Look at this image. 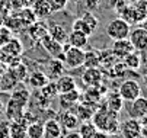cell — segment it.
Masks as SVG:
<instances>
[{
	"mask_svg": "<svg viewBox=\"0 0 147 138\" xmlns=\"http://www.w3.org/2000/svg\"><path fill=\"white\" fill-rule=\"evenodd\" d=\"M93 125L98 129L107 131L108 134H114L119 131V122H118V112L109 111V109H100L93 113Z\"/></svg>",
	"mask_w": 147,
	"mask_h": 138,
	"instance_id": "cell-1",
	"label": "cell"
},
{
	"mask_svg": "<svg viewBox=\"0 0 147 138\" xmlns=\"http://www.w3.org/2000/svg\"><path fill=\"white\" fill-rule=\"evenodd\" d=\"M63 52H64V61L63 63L67 68H79L85 64V50L64 44Z\"/></svg>",
	"mask_w": 147,
	"mask_h": 138,
	"instance_id": "cell-2",
	"label": "cell"
},
{
	"mask_svg": "<svg viewBox=\"0 0 147 138\" xmlns=\"http://www.w3.org/2000/svg\"><path fill=\"white\" fill-rule=\"evenodd\" d=\"M130 31H131V25L128 22H125L122 17H115L107 25V35L112 41L128 38Z\"/></svg>",
	"mask_w": 147,
	"mask_h": 138,
	"instance_id": "cell-3",
	"label": "cell"
},
{
	"mask_svg": "<svg viewBox=\"0 0 147 138\" xmlns=\"http://www.w3.org/2000/svg\"><path fill=\"white\" fill-rule=\"evenodd\" d=\"M118 94L122 97V100L131 102V100L137 99V97L141 94V87H140L137 80H133V78L124 80L118 87Z\"/></svg>",
	"mask_w": 147,
	"mask_h": 138,
	"instance_id": "cell-4",
	"label": "cell"
},
{
	"mask_svg": "<svg viewBox=\"0 0 147 138\" xmlns=\"http://www.w3.org/2000/svg\"><path fill=\"white\" fill-rule=\"evenodd\" d=\"M128 39L131 45L134 47L136 51L138 52H147V32L144 31L143 26H137V28H131Z\"/></svg>",
	"mask_w": 147,
	"mask_h": 138,
	"instance_id": "cell-5",
	"label": "cell"
},
{
	"mask_svg": "<svg viewBox=\"0 0 147 138\" xmlns=\"http://www.w3.org/2000/svg\"><path fill=\"white\" fill-rule=\"evenodd\" d=\"M41 45L42 48L53 57V58H57L60 61H64V52H63V44H60L58 41H55L54 38H51L48 33L45 36L41 38Z\"/></svg>",
	"mask_w": 147,
	"mask_h": 138,
	"instance_id": "cell-6",
	"label": "cell"
},
{
	"mask_svg": "<svg viewBox=\"0 0 147 138\" xmlns=\"http://www.w3.org/2000/svg\"><path fill=\"white\" fill-rule=\"evenodd\" d=\"M141 122L136 118H130L125 122L119 125V131L124 135V138H138L141 135Z\"/></svg>",
	"mask_w": 147,
	"mask_h": 138,
	"instance_id": "cell-7",
	"label": "cell"
},
{
	"mask_svg": "<svg viewBox=\"0 0 147 138\" xmlns=\"http://www.w3.org/2000/svg\"><path fill=\"white\" fill-rule=\"evenodd\" d=\"M111 51L115 55L117 60H122L125 55H128L130 52L134 51V47L131 45L128 38H124V39H117V41H114Z\"/></svg>",
	"mask_w": 147,
	"mask_h": 138,
	"instance_id": "cell-8",
	"label": "cell"
},
{
	"mask_svg": "<svg viewBox=\"0 0 147 138\" xmlns=\"http://www.w3.org/2000/svg\"><path fill=\"white\" fill-rule=\"evenodd\" d=\"M42 138H63V127L57 119H48L44 124Z\"/></svg>",
	"mask_w": 147,
	"mask_h": 138,
	"instance_id": "cell-9",
	"label": "cell"
},
{
	"mask_svg": "<svg viewBox=\"0 0 147 138\" xmlns=\"http://www.w3.org/2000/svg\"><path fill=\"white\" fill-rule=\"evenodd\" d=\"M146 115H147V99L140 94L137 99L131 100L130 116L131 118H136V119H141V118L146 116Z\"/></svg>",
	"mask_w": 147,
	"mask_h": 138,
	"instance_id": "cell-10",
	"label": "cell"
},
{
	"mask_svg": "<svg viewBox=\"0 0 147 138\" xmlns=\"http://www.w3.org/2000/svg\"><path fill=\"white\" fill-rule=\"evenodd\" d=\"M82 82L88 87L99 86L102 82V73L98 70V67H88V70L82 74Z\"/></svg>",
	"mask_w": 147,
	"mask_h": 138,
	"instance_id": "cell-11",
	"label": "cell"
},
{
	"mask_svg": "<svg viewBox=\"0 0 147 138\" xmlns=\"http://www.w3.org/2000/svg\"><path fill=\"white\" fill-rule=\"evenodd\" d=\"M60 124L67 131H76L80 125V119L74 113V111H66L61 113V122Z\"/></svg>",
	"mask_w": 147,
	"mask_h": 138,
	"instance_id": "cell-12",
	"label": "cell"
},
{
	"mask_svg": "<svg viewBox=\"0 0 147 138\" xmlns=\"http://www.w3.org/2000/svg\"><path fill=\"white\" fill-rule=\"evenodd\" d=\"M5 112H6V119L7 121H19V119H22V118H24L25 108L20 106L16 102H13L12 99H9Z\"/></svg>",
	"mask_w": 147,
	"mask_h": 138,
	"instance_id": "cell-13",
	"label": "cell"
},
{
	"mask_svg": "<svg viewBox=\"0 0 147 138\" xmlns=\"http://www.w3.org/2000/svg\"><path fill=\"white\" fill-rule=\"evenodd\" d=\"M26 127H28V122L24 118L19 121H10L9 138H26Z\"/></svg>",
	"mask_w": 147,
	"mask_h": 138,
	"instance_id": "cell-14",
	"label": "cell"
},
{
	"mask_svg": "<svg viewBox=\"0 0 147 138\" xmlns=\"http://www.w3.org/2000/svg\"><path fill=\"white\" fill-rule=\"evenodd\" d=\"M31 9H32V12L38 21H44V19H47L53 13L50 5L47 3V0H35L34 5L31 6Z\"/></svg>",
	"mask_w": 147,
	"mask_h": 138,
	"instance_id": "cell-15",
	"label": "cell"
},
{
	"mask_svg": "<svg viewBox=\"0 0 147 138\" xmlns=\"http://www.w3.org/2000/svg\"><path fill=\"white\" fill-rule=\"evenodd\" d=\"M48 35L51 38H54L55 41H58L60 44H67V36H69V32L67 29L64 28V25H60V23H53V25H48Z\"/></svg>",
	"mask_w": 147,
	"mask_h": 138,
	"instance_id": "cell-16",
	"label": "cell"
},
{
	"mask_svg": "<svg viewBox=\"0 0 147 138\" xmlns=\"http://www.w3.org/2000/svg\"><path fill=\"white\" fill-rule=\"evenodd\" d=\"M88 42H89V36L85 35L83 32H79V31H71V32H69V36H67V44H69V45L85 50L86 45H88Z\"/></svg>",
	"mask_w": 147,
	"mask_h": 138,
	"instance_id": "cell-17",
	"label": "cell"
},
{
	"mask_svg": "<svg viewBox=\"0 0 147 138\" xmlns=\"http://www.w3.org/2000/svg\"><path fill=\"white\" fill-rule=\"evenodd\" d=\"M26 80H28V83H29L31 87H34V89H41V87H44V86L50 82V78H48V76H47L44 71L36 70V71H32L31 74H28Z\"/></svg>",
	"mask_w": 147,
	"mask_h": 138,
	"instance_id": "cell-18",
	"label": "cell"
},
{
	"mask_svg": "<svg viewBox=\"0 0 147 138\" xmlns=\"http://www.w3.org/2000/svg\"><path fill=\"white\" fill-rule=\"evenodd\" d=\"M28 32H29V35L34 41H41V38L48 33V25L44 23V22L35 21L32 25L28 26Z\"/></svg>",
	"mask_w": 147,
	"mask_h": 138,
	"instance_id": "cell-19",
	"label": "cell"
},
{
	"mask_svg": "<svg viewBox=\"0 0 147 138\" xmlns=\"http://www.w3.org/2000/svg\"><path fill=\"white\" fill-rule=\"evenodd\" d=\"M55 87L58 90V94L70 92V90L76 89V80H74V77H71V76L63 74V76H60L55 80Z\"/></svg>",
	"mask_w": 147,
	"mask_h": 138,
	"instance_id": "cell-20",
	"label": "cell"
},
{
	"mask_svg": "<svg viewBox=\"0 0 147 138\" xmlns=\"http://www.w3.org/2000/svg\"><path fill=\"white\" fill-rule=\"evenodd\" d=\"M18 78L9 70H6L0 76V92H12L18 86Z\"/></svg>",
	"mask_w": 147,
	"mask_h": 138,
	"instance_id": "cell-21",
	"label": "cell"
},
{
	"mask_svg": "<svg viewBox=\"0 0 147 138\" xmlns=\"http://www.w3.org/2000/svg\"><path fill=\"white\" fill-rule=\"evenodd\" d=\"M10 99L16 103H19L20 106L26 108L28 103H29V99H31V94L28 92V89L25 87H15L12 90V94H10Z\"/></svg>",
	"mask_w": 147,
	"mask_h": 138,
	"instance_id": "cell-22",
	"label": "cell"
},
{
	"mask_svg": "<svg viewBox=\"0 0 147 138\" xmlns=\"http://www.w3.org/2000/svg\"><path fill=\"white\" fill-rule=\"evenodd\" d=\"M47 70H48V73H45V74L48 76L50 80L54 82V80H57L60 76L64 74V63L57 60V58H53L51 63L47 66Z\"/></svg>",
	"mask_w": 147,
	"mask_h": 138,
	"instance_id": "cell-23",
	"label": "cell"
},
{
	"mask_svg": "<svg viewBox=\"0 0 147 138\" xmlns=\"http://www.w3.org/2000/svg\"><path fill=\"white\" fill-rule=\"evenodd\" d=\"M60 97V102H61V106L64 108H70L71 105H74L79 99H80V92L77 89H73L70 92H66V93H60L58 94Z\"/></svg>",
	"mask_w": 147,
	"mask_h": 138,
	"instance_id": "cell-24",
	"label": "cell"
},
{
	"mask_svg": "<svg viewBox=\"0 0 147 138\" xmlns=\"http://www.w3.org/2000/svg\"><path fill=\"white\" fill-rule=\"evenodd\" d=\"M122 63L128 70H137L141 66V54L134 50L133 52H130L128 55H125L122 58Z\"/></svg>",
	"mask_w": 147,
	"mask_h": 138,
	"instance_id": "cell-25",
	"label": "cell"
},
{
	"mask_svg": "<svg viewBox=\"0 0 147 138\" xmlns=\"http://www.w3.org/2000/svg\"><path fill=\"white\" fill-rule=\"evenodd\" d=\"M44 132V125L39 121H32L26 127V137L28 138H42Z\"/></svg>",
	"mask_w": 147,
	"mask_h": 138,
	"instance_id": "cell-26",
	"label": "cell"
},
{
	"mask_svg": "<svg viewBox=\"0 0 147 138\" xmlns=\"http://www.w3.org/2000/svg\"><path fill=\"white\" fill-rule=\"evenodd\" d=\"M96 127L93 125V122L90 121H83L80 125H79V134L82 138H93L95 137V132H96Z\"/></svg>",
	"mask_w": 147,
	"mask_h": 138,
	"instance_id": "cell-27",
	"label": "cell"
},
{
	"mask_svg": "<svg viewBox=\"0 0 147 138\" xmlns=\"http://www.w3.org/2000/svg\"><path fill=\"white\" fill-rule=\"evenodd\" d=\"M39 92H41V96H44L47 100H51V99H54L55 96H58V90L55 87V82H53V80H50L44 87H41Z\"/></svg>",
	"mask_w": 147,
	"mask_h": 138,
	"instance_id": "cell-28",
	"label": "cell"
},
{
	"mask_svg": "<svg viewBox=\"0 0 147 138\" xmlns=\"http://www.w3.org/2000/svg\"><path fill=\"white\" fill-rule=\"evenodd\" d=\"M133 7L136 13V22H143L147 17V0H141V2H138Z\"/></svg>",
	"mask_w": 147,
	"mask_h": 138,
	"instance_id": "cell-29",
	"label": "cell"
},
{
	"mask_svg": "<svg viewBox=\"0 0 147 138\" xmlns=\"http://www.w3.org/2000/svg\"><path fill=\"white\" fill-rule=\"evenodd\" d=\"M86 67H98L99 64V51H85V64Z\"/></svg>",
	"mask_w": 147,
	"mask_h": 138,
	"instance_id": "cell-30",
	"label": "cell"
},
{
	"mask_svg": "<svg viewBox=\"0 0 147 138\" xmlns=\"http://www.w3.org/2000/svg\"><path fill=\"white\" fill-rule=\"evenodd\" d=\"M74 113L77 115V118L80 121H89L90 118L93 116V111H90L89 106H86V103H83V105H79L74 111Z\"/></svg>",
	"mask_w": 147,
	"mask_h": 138,
	"instance_id": "cell-31",
	"label": "cell"
},
{
	"mask_svg": "<svg viewBox=\"0 0 147 138\" xmlns=\"http://www.w3.org/2000/svg\"><path fill=\"white\" fill-rule=\"evenodd\" d=\"M71 31H79V32H83L85 35H88V36H90L92 33H93V31L86 25V22L83 21L82 17H77V19H74L73 21V23H71Z\"/></svg>",
	"mask_w": 147,
	"mask_h": 138,
	"instance_id": "cell-32",
	"label": "cell"
},
{
	"mask_svg": "<svg viewBox=\"0 0 147 138\" xmlns=\"http://www.w3.org/2000/svg\"><path fill=\"white\" fill-rule=\"evenodd\" d=\"M122 102H124V100H122V97H121L118 93L111 94V96L108 97V109L119 113V111L122 109Z\"/></svg>",
	"mask_w": 147,
	"mask_h": 138,
	"instance_id": "cell-33",
	"label": "cell"
},
{
	"mask_svg": "<svg viewBox=\"0 0 147 138\" xmlns=\"http://www.w3.org/2000/svg\"><path fill=\"white\" fill-rule=\"evenodd\" d=\"M83 21L86 22V25L95 32L96 29H98V26H99V21H98V17L93 15V12H90V10H88V12H85L82 16H80Z\"/></svg>",
	"mask_w": 147,
	"mask_h": 138,
	"instance_id": "cell-34",
	"label": "cell"
},
{
	"mask_svg": "<svg viewBox=\"0 0 147 138\" xmlns=\"http://www.w3.org/2000/svg\"><path fill=\"white\" fill-rule=\"evenodd\" d=\"M47 3L51 7V12H61L64 10L69 5V0H47Z\"/></svg>",
	"mask_w": 147,
	"mask_h": 138,
	"instance_id": "cell-35",
	"label": "cell"
},
{
	"mask_svg": "<svg viewBox=\"0 0 147 138\" xmlns=\"http://www.w3.org/2000/svg\"><path fill=\"white\" fill-rule=\"evenodd\" d=\"M12 38V31L7 26H0V47L5 45Z\"/></svg>",
	"mask_w": 147,
	"mask_h": 138,
	"instance_id": "cell-36",
	"label": "cell"
},
{
	"mask_svg": "<svg viewBox=\"0 0 147 138\" xmlns=\"http://www.w3.org/2000/svg\"><path fill=\"white\" fill-rule=\"evenodd\" d=\"M9 124L10 121H0V138H9Z\"/></svg>",
	"mask_w": 147,
	"mask_h": 138,
	"instance_id": "cell-37",
	"label": "cell"
},
{
	"mask_svg": "<svg viewBox=\"0 0 147 138\" xmlns=\"http://www.w3.org/2000/svg\"><path fill=\"white\" fill-rule=\"evenodd\" d=\"M85 5H86L88 10L93 12L95 9H98V7H99V5H100V0H85Z\"/></svg>",
	"mask_w": 147,
	"mask_h": 138,
	"instance_id": "cell-38",
	"label": "cell"
},
{
	"mask_svg": "<svg viewBox=\"0 0 147 138\" xmlns=\"http://www.w3.org/2000/svg\"><path fill=\"white\" fill-rule=\"evenodd\" d=\"M112 5H114V7L118 10V13L125 7V0H115V2H112Z\"/></svg>",
	"mask_w": 147,
	"mask_h": 138,
	"instance_id": "cell-39",
	"label": "cell"
},
{
	"mask_svg": "<svg viewBox=\"0 0 147 138\" xmlns=\"http://www.w3.org/2000/svg\"><path fill=\"white\" fill-rule=\"evenodd\" d=\"M93 138H109V134L107 131H102V129H96L95 137Z\"/></svg>",
	"mask_w": 147,
	"mask_h": 138,
	"instance_id": "cell-40",
	"label": "cell"
},
{
	"mask_svg": "<svg viewBox=\"0 0 147 138\" xmlns=\"http://www.w3.org/2000/svg\"><path fill=\"white\" fill-rule=\"evenodd\" d=\"M63 138H82V137H80V134L76 132V131H69V134H66Z\"/></svg>",
	"mask_w": 147,
	"mask_h": 138,
	"instance_id": "cell-41",
	"label": "cell"
},
{
	"mask_svg": "<svg viewBox=\"0 0 147 138\" xmlns=\"http://www.w3.org/2000/svg\"><path fill=\"white\" fill-rule=\"evenodd\" d=\"M19 2H20V5H22V7H31L35 0H19Z\"/></svg>",
	"mask_w": 147,
	"mask_h": 138,
	"instance_id": "cell-42",
	"label": "cell"
},
{
	"mask_svg": "<svg viewBox=\"0 0 147 138\" xmlns=\"http://www.w3.org/2000/svg\"><path fill=\"white\" fill-rule=\"evenodd\" d=\"M141 64H143V66L147 68V52H146V54L141 57Z\"/></svg>",
	"mask_w": 147,
	"mask_h": 138,
	"instance_id": "cell-43",
	"label": "cell"
},
{
	"mask_svg": "<svg viewBox=\"0 0 147 138\" xmlns=\"http://www.w3.org/2000/svg\"><path fill=\"white\" fill-rule=\"evenodd\" d=\"M141 127H147V115L141 118Z\"/></svg>",
	"mask_w": 147,
	"mask_h": 138,
	"instance_id": "cell-44",
	"label": "cell"
},
{
	"mask_svg": "<svg viewBox=\"0 0 147 138\" xmlns=\"http://www.w3.org/2000/svg\"><path fill=\"white\" fill-rule=\"evenodd\" d=\"M143 83H144V87L147 89V73L143 74Z\"/></svg>",
	"mask_w": 147,
	"mask_h": 138,
	"instance_id": "cell-45",
	"label": "cell"
},
{
	"mask_svg": "<svg viewBox=\"0 0 147 138\" xmlns=\"http://www.w3.org/2000/svg\"><path fill=\"white\" fill-rule=\"evenodd\" d=\"M141 26H143V28H144V31L147 32V17H146V19H144V21H143V23H141Z\"/></svg>",
	"mask_w": 147,
	"mask_h": 138,
	"instance_id": "cell-46",
	"label": "cell"
},
{
	"mask_svg": "<svg viewBox=\"0 0 147 138\" xmlns=\"http://www.w3.org/2000/svg\"><path fill=\"white\" fill-rule=\"evenodd\" d=\"M3 111H5V106H3V102H2V100H0V115H2V113H3Z\"/></svg>",
	"mask_w": 147,
	"mask_h": 138,
	"instance_id": "cell-47",
	"label": "cell"
},
{
	"mask_svg": "<svg viewBox=\"0 0 147 138\" xmlns=\"http://www.w3.org/2000/svg\"><path fill=\"white\" fill-rule=\"evenodd\" d=\"M69 2H71V3H77V2H80V0H69Z\"/></svg>",
	"mask_w": 147,
	"mask_h": 138,
	"instance_id": "cell-48",
	"label": "cell"
}]
</instances>
